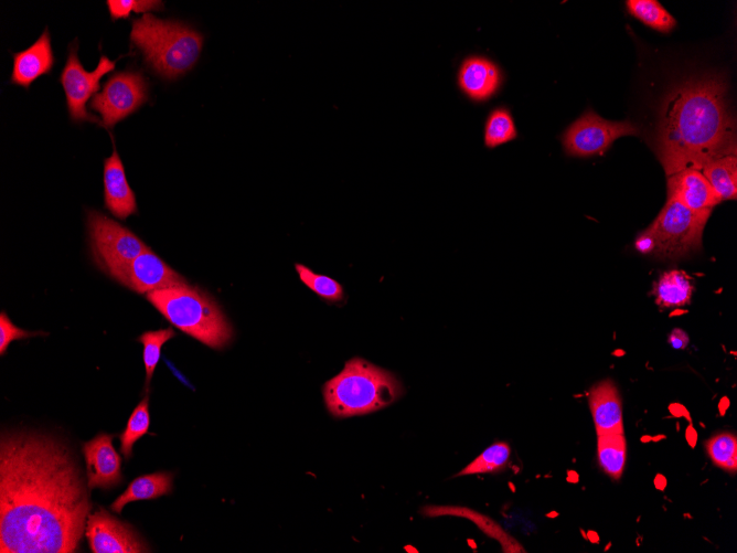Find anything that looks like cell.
Returning <instances> with one entry per match:
<instances>
[{"mask_svg": "<svg viewBox=\"0 0 737 553\" xmlns=\"http://www.w3.org/2000/svg\"><path fill=\"white\" fill-rule=\"evenodd\" d=\"M172 489V474L154 472L136 478L111 504V510L120 513L132 501L156 499Z\"/></svg>", "mask_w": 737, "mask_h": 553, "instance_id": "cell-21", "label": "cell"}, {"mask_svg": "<svg viewBox=\"0 0 737 553\" xmlns=\"http://www.w3.org/2000/svg\"><path fill=\"white\" fill-rule=\"evenodd\" d=\"M402 393V384L392 372L360 358L349 360L323 386L327 407L335 417L375 412L396 401Z\"/></svg>", "mask_w": 737, "mask_h": 553, "instance_id": "cell-4", "label": "cell"}, {"mask_svg": "<svg viewBox=\"0 0 737 553\" xmlns=\"http://www.w3.org/2000/svg\"><path fill=\"white\" fill-rule=\"evenodd\" d=\"M511 447L508 443L498 442L490 445L456 476L499 472L510 461Z\"/></svg>", "mask_w": 737, "mask_h": 553, "instance_id": "cell-24", "label": "cell"}, {"mask_svg": "<svg viewBox=\"0 0 737 553\" xmlns=\"http://www.w3.org/2000/svg\"><path fill=\"white\" fill-rule=\"evenodd\" d=\"M667 199L676 200L684 206L697 211H713L720 202L701 170L683 168L666 174Z\"/></svg>", "mask_w": 737, "mask_h": 553, "instance_id": "cell-13", "label": "cell"}, {"mask_svg": "<svg viewBox=\"0 0 737 553\" xmlns=\"http://www.w3.org/2000/svg\"><path fill=\"white\" fill-rule=\"evenodd\" d=\"M51 35L45 28L39 39L24 51L13 53V68L10 82L29 88L40 76L50 74L54 66Z\"/></svg>", "mask_w": 737, "mask_h": 553, "instance_id": "cell-16", "label": "cell"}, {"mask_svg": "<svg viewBox=\"0 0 737 553\" xmlns=\"http://www.w3.org/2000/svg\"><path fill=\"white\" fill-rule=\"evenodd\" d=\"M111 439V435L99 434L83 446L89 489L96 487L109 489L117 486L122 479L121 460Z\"/></svg>", "mask_w": 737, "mask_h": 553, "instance_id": "cell-14", "label": "cell"}, {"mask_svg": "<svg viewBox=\"0 0 737 553\" xmlns=\"http://www.w3.org/2000/svg\"><path fill=\"white\" fill-rule=\"evenodd\" d=\"M147 299L174 327L211 348L222 349L232 340L225 315L199 287L185 284L156 289Z\"/></svg>", "mask_w": 737, "mask_h": 553, "instance_id": "cell-5", "label": "cell"}, {"mask_svg": "<svg viewBox=\"0 0 737 553\" xmlns=\"http://www.w3.org/2000/svg\"><path fill=\"white\" fill-rule=\"evenodd\" d=\"M702 173L720 201L737 196V151L722 153L706 160Z\"/></svg>", "mask_w": 737, "mask_h": 553, "instance_id": "cell-19", "label": "cell"}, {"mask_svg": "<svg viewBox=\"0 0 737 553\" xmlns=\"http://www.w3.org/2000/svg\"><path fill=\"white\" fill-rule=\"evenodd\" d=\"M203 35L190 25L162 20L152 13L133 19L130 42L145 63L160 77L175 79L189 72L199 60Z\"/></svg>", "mask_w": 737, "mask_h": 553, "instance_id": "cell-3", "label": "cell"}, {"mask_svg": "<svg viewBox=\"0 0 737 553\" xmlns=\"http://www.w3.org/2000/svg\"><path fill=\"white\" fill-rule=\"evenodd\" d=\"M118 283L139 294L156 289L185 285L183 276L173 270L150 248L132 260L104 270Z\"/></svg>", "mask_w": 737, "mask_h": 553, "instance_id": "cell-11", "label": "cell"}, {"mask_svg": "<svg viewBox=\"0 0 737 553\" xmlns=\"http://www.w3.org/2000/svg\"><path fill=\"white\" fill-rule=\"evenodd\" d=\"M87 228L93 258L103 270L128 263L149 248L129 228L94 210L87 213Z\"/></svg>", "mask_w": 737, "mask_h": 553, "instance_id": "cell-8", "label": "cell"}, {"mask_svg": "<svg viewBox=\"0 0 737 553\" xmlns=\"http://www.w3.org/2000/svg\"><path fill=\"white\" fill-rule=\"evenodd\" d=\"M90 509L70 450L34 433L1 437L0 552H75Z\"/></svg>", "mask_w": 737, "mask_h": 553, "instance_id": "cell-1", "label": "cell"}, {"mask_svg": "<svg viewBox=\"0 0 737 553\" xmlns=\"http://www.w3.org/2000/svg\"><path fill=\"white\" fill-rule=\"evenodd\" d=\"M295 267L300 280L317 295L329 301L342 300L343 288L337 280L324 275L316 274L301 264H296Z\"/></svg>", "mask_w": 737, "mask_h": 553, "instance_id": "cell-29", "label": "cell"}, {"mask_svg": "<svg viewBox=\"0 0 737 553\" xmlns=\"http://www.w3.org/2000/svg\"><path fill=\"white\" fill-rule=\"evenodd\" d=\"M78 44L75 40L70 44L68 56L64 68L60 75V82L63 86L66 106L73 123H96L102 121L86 109V103L92 96H95L100 88V78L115 70L117 61L109 60L102 55L96 68L87 72L77 55Z\"/></svg>", "mask_w": 737, "mask_h": 553, "instance_id": "cell-9", "label": "cell"}, {"mask_svg": "<svg viewBox=\"0 0 737 553\" xmlns=\"http://www.w3.org/2000/svg\"><path fill=\"white\" fill-rule=\"evenodd\" d=\"M500 83L501 74L498 66L480 56L466 59L458 73L459 87L476 102L489 99L495 94Z\"/></svg>", "mask_w": 737, "mask_h": 553, "instance_id": "cell-18", "label": "cell"}, {"mask_svg": "<svg viewBox=\"0 0 737 553\" xmlns=\"http://www.w3.org/2000/svg\"><path fill=\"white\" fill-rule=\"evenodd\" d=\"M106 4L113 21L128 19L130 12L146 14L163 9V2L156 0H107Z\"/></svg>", "mask_w": 737, "mask_h": 553, "instance_id": "cell-30", "label": "cell"}, {"mask_svg": "<svg viewBox=\"0 0 737 553\" xmlns=\"http://www.w3.org/2000/svg\"><path fill=\"white\" fill-rule=\"evenodd\" d=\"M711 213L693 211L676 200L667 199L651 225L643 231L651 238V254L662 259H677L699 249Z\"/></svg>", "mask_w": 737, "mask_h": 553, "instance_id": "cell-6", "label": "cell"}, {"mask_svg": "<svg viewBox=\"0 0 737 553\" xmlns=\"http://www.w3.org/2000/svg\"><path fill=\"white\" fill-rule=\"evenodd\" d=\"M149 99V85L140 71L116 72L105 82L103 91L92 97L89 107L98 113L102 126L109 129L133 114Z\"/></svg>", "mask_w": 737, "mask_h": 553, "instance_id": "cell-7", "label": "cell"}, {"mask_svg": "<svg viewBox=\"0 0 737 553\" xmlns=\"http://www.w3.org/2000/svg\"><path fill=\"white\" fill-rule=\"evenodd\" d=\"M516 136L513 118L506 108L499 107L490 113L484 128V143L488 148L503 145Z\"/></svg>", "mask_w": 737, "mask_h": 553, "instance_id": "cell-26", "label": "cell"}, {"mask_svg": "<svg viewBox=\"0 0 737 553\" xmlns=\"http://www.w3.org/2000/svg\"><path fill=\"white\" fill-rule=\"evenodd\" d=\"M667 341L673 349L683 350L687 347L690 339L688 334L684 330L675 328L669 334Z\"/></svg>", "mask_w": 737, "mask_h": 553, "instance_id": "cell-32", "label": "cell"}, {"mask_svg": "<svg viewBox=\"0 0 737 553\" xmlns=\"http://www.w3.org/2000/svg\"><path fill=\"white\" fill-rule=\"evenodd\" d=\"M588 403L597 435L624 433L621 398L611 380L595 384L589 390Z\"/></svg>", "mask_w": 737, "mask_h": 553, "instance_id": "cell-17", "label": "cell"}, {"mask_svg": "<svg viewBox=\"0 0 737 553\" xmlns=\"http://www.w3.org/2000/svg\"><path fill=\"white\" fill-rule=\"evenodd\" d=\"M639 132V127L630 120H607L589 109L566 129L563 146L569 156L590 157L602 155L618 138Z\"/></svg>", "mask_w": 737, "mask_h": 553, "instance_id": "cell-10", "label": "cell"}, {"mask_svg": "<svg viewBox=\"0 0 737 553\" xmlns=\"http://www.w3.org/2000/svg\"><path fill=\"white\" fill-rule=\"evenodd\" d=\"M149 425V401L148 397H145L135 407L125 430L120 435V450L126 458L131 457L133 444L147 434Z\"/></svg>", "mask_w": 737, "mask_h": 553, "instance_id": "cell-27", "label": "cell"}, {"mask_svg": "<svg viewBox=\"0 0 737 553\" xmlns=\"http://www.w3.org/2000/svg\"><path fill=\"white\" fill-rule=\"evenodd\" d=\"M726 93L719 75H706L687 79L665 95L655 148L666 174L683 168L701 170L709 158L737 151Z\"/></svg>", "mask_w": 737, "mask_h": 553, "instance_id": "cell-2", "label": "cell"}, {"mask_svg": "<svg viewBox=\"0 0 737 553\" xmlns=\"http://www.w3.org/2000/svg\"><path fill=\"white\" fill-rule=\"evenodd\" d=\"M42 334L41 331L30 332L14 326L9 317L2 311L0 315V353L4 354L8 345L13 340H19L23 338H30L33 336Z\"/></svg>", "mask_w": 737, "mask_h": 553, "instance_id": "cell-31", "label": "cell"}, {"mask_svg": "<svg viewBox=\"0 0 737 553\" xmlns=\"http://www.w3.org/2000/svg\"><path fill=\"white\" fill-rule=\"evenodd\" d=\"M175 332L172 328L160 329L154 331L143 332L139 338L143 344V363L146 369V383L149 384L156 365L160 359L162 345L172 339Z\"/></svg>", "mask_w": 737, "mask_h": 553, "instance_id": "cell-28", "label": "cell"}, {"mask_svg": "<svg viewBox=\"0 0 737 553\" xmlns=\"http://www.w3.org/2000/svg\"><path fill=\"white\" fill-rule=\"evenodd\" d=\"M711 460L725 471L735 474L737 470V437L730 432H722L705 443Z\"/></svg>", "mask_w": 737, "mask_h": 553, "instance_id": "cell-25", "label": "cell"}, {"mask_svg": "<svg viewBox=\"0 0 737 553\" xmlns=\"http://www.w3.org/2000/svg\"><path fill=\"white\" fill-rule=\"evenodd\" d=\"M694 291V281L683 270H669L654 283L652 295L663 308H676L687 305Z\"/></svg>", "mask_w": 737, "mask_h": 553, "instance_id": "cell-20", "label": "cell"}, {"mask_svg": "<svg viewBox=\"0 0 737 553\" xmlns=\"http://www.w3.org/2000/svg\"><path fill=\"white\" fill-rule=\"evenodd\" d=\"M113 153L104 160L105 208L119 220L137 213L136 195L130 188L121 159L111 136Z\"/></svg>", "mask_w": 737, "mask_h": 553, "instance_id": "cell-15", "label": "cell"}, {"mask_svg": "<svg viewBox=\"0 0 737 553\" xmlns=\"http://www.w3.org/2000/svg\"><path fill=\"white\" fill-rule=\"evenodd\" d=\"M597 457L602 471L613 480L620 479L627 459L624 433L597 435Z\"/></svg>", "mask_w": 737, "mask_h": 553, "instance_id": "cell-22", "label": "cell"}, {"mask_svg": "<svg viewBox=\"0 0 737 553\" xmlns=\"http://www.w3.org/2000/svg\"><path fill=\"white\" fill-rule=\"evenodd\" d=\"M626 7L631 15L659 32L667 33L676 25L673 15L656 0H628Z\"/></svg>", "mask_w": 737, "mask_h": 553, "instance_id": "cell-23", "label": "cell"}, {"mask_svg": "<svg viewBox=\"0 0 737 553\" xmlns=\"http://www.w3.org/2000/svg\"><path fill=\"white\" fill-rule=\"evenodd\" d=\"M85 534L94 553H140L149 547L126 523L99 509L88 515Z\"/></svg>", "mask_w": 737, "mask_h": 553, "instance_id": "cell-12", "label": "cell"}]
</instances>
